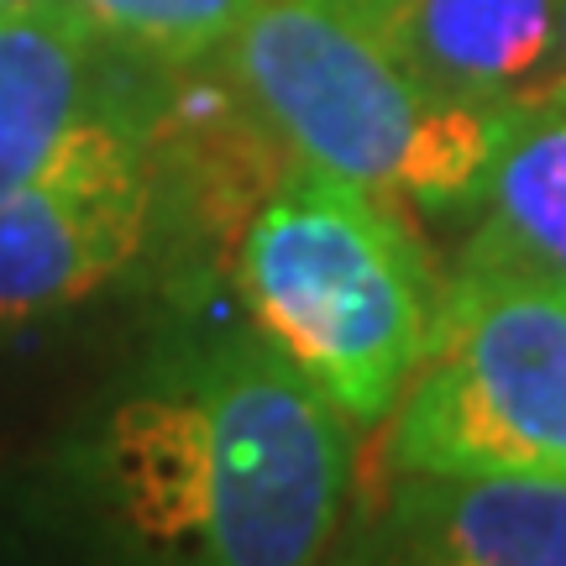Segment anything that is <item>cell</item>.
<instances>
[{"mask_svg":"<svg viewBox=\"0 0 566 566\" xmlns=\"http://www.w3.org/2000/svg\"><path fill=\"white\" fill-rule=\"evenodd\" d=\"M221 63L294 163L405 210H472L514 116L424 84L336 0H258Z\"/></svg>","mask_w":566,"mask_h":566,"instance_id":"obj_3","label":"cell"},{"mask_svg":"<svg viewBox=\"0 0 566 566\" xmlns=\"http://www.w3.org/2000/svg\"><path fill=\"white\" fill-rule=\"evenodd\" d=\"M346 11L451 101L499 116L566 105L562 0H367Z\"/></svg>","mask_w":566,"mask_h":566,"instance_id":"obj_7","label":"cell"},{"mask_svg":"<svg viewBox=\"0 0 566 566\" xmlns=\"http://www.w3.org/2000/svg\"><path fill=\"white\" fill-rule=\"evenodd\" d=\"M562 27H566V0H562Z\"/></svg>","mask_w":566,"mask_h":566,"instance_id":"obj_13","label":"cell"},{"mask_svg":"<svg viewBox=\"0 0 566 566\" xmlns=\"http://www.w3.org/2000/svg\"><path fill=\"white\" fill-rule=\"evenodd\" d=\"M388 472L566 478V283L451 263L430 346L388 415Z\"/></svg>","mask_w":566,"mask_h":566,"instance_id":"obj_4","label":"cell"},{"mask_svg":"<svg viewBox=\"0 0 566 566\" xmlns=\"http://www.w3.org/2000/svg\"><path fill=\"white\" fill-rule=\"evenodd\" d=\"M478 226L457 263L520 268L566 283V105H546L509 122L488 168Z\"/></svg>","mask_w":566,"mask_h":566,"instance_id":"obj_9","label":"cell"},{"mask_svg":"<svg viewBox=\"0 0 566 566\" xmlns=\"http://www.w3.org/2000/svg\"><path fill=\"white\" fill-rule=\"evenodd\" d=\"M101 38L80 0L0 6V189L101 111Z\"/></svg>","mask_w":566,"mask_h":566,"instance_id":"obj_8","label":"cell"},{"mask_svg":"<svg viewBox=\"0 0 566 566\" xmlns=\"http://www.w3.org/2000/svg\"><path fill=\"white\" fill-rule=\"evenodd\" d=\"M342 6H367V0H342Z\"/></svg>","mask_w":566,"mask_h":566,"instance_id":"obj_12","label":"cell"},{"mask_svg":"<svg viewBox=\"0 0 566 566\" xmlns=\"http://www.w3.org/2000/svg\"><path fill=\"white\" fill-rule=\"evenodd\" d=\"M352 556L409 566H566V478L394 472Z\"/></svg>","mask_w":566,"mask_h":566,"instance_id":"obj_6","label":"cell"},{"mask_svg":"<svg viewBox=\"0 0 566 566\" xmlns=\"http://www.w3.org/2000/svg\"><path fill=\"white\" fill-rule=\"evenodd\" d=\"M0 6H32V0H0Z\"/></svg>","mask_w":566,"mask_h":566,"instance_id":"obj_11","label":"cell"},{"mask_svg":"<svg viewBox=\"0 0 566 566\" xmlns=\"http://www.w3.org/2000/svg\"><path fill=\"white\" fill-rule=\"evenodd\" d=\"M101 483L122 525L216 566H300L346 514L342 409L258 336H226L126 399L101 436Z\"/></svg>","mask_w":566,"mask_h":566,"instance_id":"obj_1","label":"cell"},{"mask_svg":"<svg viewBox=\"0 0 566 566\" xmlns=\"http://www.w3.org/2000/svg\"><path fill=\"white\" fill-rule=\"evenodd\" d=\"M158 216V168L142 126L84 116L48 158L0 189V325L90 300L142 258Z\"/></svg>","mask_w":566,"mask_h":566,"instance_id":"obj_5","label":"cell"},{"mask_svg":"<svg viewBox=\"0 0 566 566\" xmlns=\"http://www.w3.org/2000/svg\"><path fill=\"white\" fill-rule=\"evenodd\" d=\"M80 6L111 42L168 69L221 53L226 38L258 11V0H80Z\"/></svg>","mask_w":566,"mask_h":566,"instance_id":"obj_10","label":"cell"},{"mask_svg":"<svg viewBox=\"0 0 566 566\" xmlns=\"http://www.w3.org/2000/svg\"><path fill=\"white\" fill-rule=\"evenodd\" d=\"M441 283L405 205L310 163H289L237 231L252 325L346 424H384L405 399Z\"/></svg>","mask_w":566,"mask_h":566,"instance_id":"obj_2","label":"cell"}]
</instances>
